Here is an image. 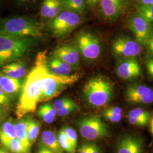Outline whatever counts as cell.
Instances as JSON below:
<instances>
[{
    "label": "cell",
    "instance_id": "obj_1",
    "mask_svg": "<svg viewBox=\"0 0 153 153\" xmlns=\"http://www.w3.org/2000/svg\"><path fill=\"white\" fill-rule=\"evenodd\" d=\"M46 51L39 52L35 65L28 73L22 86V92L16 105V115L18 119L33 112L39 103L44 102V76L47 70Z\"/></svg>",
    "mask_w": 153,
    "mask_h": 153
},
{
    "label": "cell",
    "instance_id": "obj_2",
    "mask_svg": "<svg viewBox=\"0 0 153 153\" xmlns=\"http://www.w3.org/2000/svg\"><path fill=\"white\" fill-rule=\"evenodd\" d=\"M0 33L13 37L43 38L42 26L33 18L14 16L0 20Z\"/></svg>",
    "mask_w": 153,
    "mask_h": 153
},
{
    "label": "cell",
    "instance_id": "obj_3",
    "mask_svg": "<svg viewBox=\"0 0 153 153\" xmlns=\"http://www.w3.org/2000/svg\"><path fill=\"white\" fill-rule=\"evenodd\" d=\"M85 99L94 107H102L107 105L114 95V86L108 78L102 76L93 77L83 88Z\"/></svg>",
    "mask_w": 153,
    "mask_h": 153
},
{
    "label": "cell",
    "instance_id": "obj_4",
    "mask_svg": "<svg viewBox=\"0 0 153 153\" xmlns=\"http://www.w3.org/2000/svg\"><path fill=\"white\" fill-rule=\"evenodd\" d=\"M37 39L33 37H13L0 33V66L26 55Z\"/></svg>",
    "mask_w": 153,
    "mask_h": 153
},
{
    "label": "cell",
    "instance_id": "obj_5",
    "mask_svg": "<svg viewBox=\"0 0 153 153\" xmlns=\"http://www.w3.org/2000/svg\"><path fill=\"white\" fill-rule=\"evenodd\" d=\"M82 22L81 14L74 11L63 10L48 22V29L51 35L58 39L65 38L78 27Z\"/></svg>",
    "mask_w": 153,
    "mask_h": 153
},
{
    "label": "cell",
    "instance_id": "obj_6",
    "mask_svg": "<svg viewBox=\"0 0 153 153\" xmlns=\"http://www.w3.org/2000/svg\"><path fill=\"white\" fill-rule=\"evenodd\" d=\"M76 124L81 136L88 141L97 140L109 135L108 126L98 116L82 118Z\"/></svg>",
    "mask_w": 153,
    "mask_h": 153
},
{
    "label": "cell",
    "instance_id": "obj_7",
    "mask_svg": "<svg viewBox=\"0 0 153 153\" xmlns=\"http://www.w3.org/2000/svg\"><path fill=\"white\" fill-rule=\"evenodd\" d=\"M76 45L80 55L85 60L94 61L101 54L102 47L98 39L93 33L82 31L76 35Z\"/></svg>",
    "mask_w": 153,
    "mask_h": 153
},
{
    "label": "cell",
    "instance_id": "obj_8",
    "mask_svg": "<svg viewBox=\"0 0 153 153\" xmlns=\"http://www.w3.org/2000/svg\"><path fill=\"white\" fill-rule=\"evenodd\" d=\"M112 51L117 56L127 59L140 55L142 48L137 41L126 36H119L113 42Z\"/></svg>",
    "mask_w": 153,
    "mask_h": 153
},
{
    "label": "cell",
    "instance_id": "obj_9",
    "mask_svg": "<svg viewBox=\"0 0 153 153\" xmlns=\"http://www.w3.org/2000/svg\"><path fill=\"white\" fill-rule=\"evenodd\" d=\"M115 153H145L144 140L136 134H123L116 142Z\"/></svg>",
    "mask_w": 153,
    "mask_h": 153
},
{
    "label": "cell",
    "instance_id": "obj_10",
    "mask_svg": "<svg viewBox=\"0 0 153 153\" xmlns=\"http://www.w3.org/2000/svg\"><path fill=\"white\" fill-rule=\"evenodd\" d=\"M126 102L133 104H151L153 102V90L143 85H133L125 91Z\"/></svg>",
    "mask_w": 153,
    "mask_h": 153
},
{
    "label": "cell",
    "instance_id": "obj_11",
    "mask_svg": "<svg viewBox=\"0 0 153 153\" xmlns=\"http://www.w3.org/2000/svg\"><path fill=\"white\" fill-rule=\"evenodd\" d=\"M129 27L135 36L137 42L140 44H146L152 35L150 24L137 14L130 19Z\"/></svg>",
    "mask_w": 153,
    "mask_h": 153
},
{
    "label": "cell",
    "instance_id": "obj_12",
    "mask_svg": "<svg viewBox=\"0 0 153 153\" xmlns=\"http://www.w3.org/2000/svg\"><path fill=\"white\" fill-rule=\"evenodd\" d=\"M80 53L76 44H62L54 50L52 56L65 62L74 69L79 66Z\"/></svg>",
    "mask_w": 153,
    "mask_h": 153
},
{
    "label": "cell",
    "instance_id": "obj_13",
    "mask_svg": "<svg viewBox=\"0 0 153 153\" xmlns=\"http://www.w3.org/2000/svg\"><path fill=\"white\" fill-rule=\"evenodd\" d=\"M98 4L102 16L108 21L117 19L121 13L124 0H99Z\"/></svg>",
    "mask_w": 153,
    "mask_h": 153
},
{
    "label": "cell",
    "instance_id": "obj_14",
    "mask_svg": "<svg viewBox=\"0 0 153 153\" xmlns=\"http://www.w3.org/2000/svg\"><path fill=\"white\" fill-rule=\"evenodd\" d=\"M118 76L123 79H131L140 76L141 67L134 58L127 59L123 61L117 68Z\"/></svg>",
    "mask_w": 153,
    "mask_h": 153
},
{
    "label": "cell",
    "instance_id": "obj_15",
    "mask_svg": "<svg viewBox=\"0 0 153 153\" xmlns=\"http://www.w3.org/2000/svg\"><path fill=\"white\" fill-rule=\"evenodd\" d=\"M47 68L50 73L57 76H68L71 75L74 69L65 62L54 56L47 59Z\"/></svg>",
    "mask_w": 153,
    "mask_h": 153
},
{
    "label": "cell",
    "instance_id": "obj_16",
    "mask_svg": "<svg viewBox=\"0 0 153 153\" xmlns=\"http://www.w3.org/2000/svg\"><path fill=\"white\" fill-rule=\"evenodd\" d=\"M41 141L43 145L48 148L53 153H65L61 148L58 140V137L55 131L46 130L42 132Z\"/></svg>",
    "mask_w": 153,
    "mask_h": 153
},
{
    "label": "cell",
    "instance_id": "obj_17",
    "mask_svg": "<svg viewBox=\"0 0 153 153\" xmlns=\"http://www.w3.org/2000/svg\"><path fill=\"white\" fill-rule=\"evenodd\" d=\"M16 137L15 124L12 120L5 121L0 126V143L4 148Z\"/></svg>",
    "mask_w": 153,
    "mask_h": 153
},
{
    "label": "cell",
    "instance_id": "obj_18",
    "mask_svg": "<svg viewBox=\"0 0 153 153\" xmlns=\"http://www.w3.org/2000/svg\"><path fill=\"white\" fill-rule=\"evenodd\" d=\"M2 73L12 78L19 79L26 75L27 71L22 62H12L4 66Z\"/></svg>",
    "mask_w": 153,
    "mask_h": 153
},
{
    "label": "cell",
    "instance_id": "obj_19",
    "mask_svg": "<svg viewBox=\"0 0 153 153\" xmlns=\"http://www.w3.org/2000/svg\"><path fill=\"white\" fill-rule=\"evenodd\" d=\"M0 88L7 95H13L18 93L21 88L19 79H16L0 73Z\"/></svg>",
    "mask_w": 153,
    "mask_h": 153
},
{
    "label": "cell",
    "instance_id": "obj_20",
    "mask_svg": "<svg viewBox=\"0 0 153 153\" xmlns=\"http://www.w3.org/2000/svg\"><path fill=\"white\" fill-rule=\"evenodd\" d=\"M28 119L21 118L16 121L15 124L16 138H18L23 144L26 150L28 153H30L31 147L28 142L27 136V126Z\"/></svg>",
    "mask_w": 153,
    "mask_h": 153
},
{
    "label": "cell",
    "instance_id": "obj_21",
    "mask_svg": "<svg viewBox=\"0 0 153 153\" xmlns=\"http://www.w3.org/2000/svg\"><path fill=\"white\" fill-rule=\"evenodd\" d=\"M37 114L47 124H51L55 120L57 111L51 103H45L39 108Z\"/></svg>",
    "mask_w": 153,
    "mask_h": 153
},
{
    "label": "cell",
    "instance_id": "obj_22",
    "mask_svg": "<svg viewBox=\"0 0 153 153\" xmlns=\"http://www.w3.org/2000/svg\"><path fill=\"white\" fill-rule=\"evenodd\" d=\"M63 10L74 11L82 15L86 10V0H60Z\"/></svg>",
    "mask_w": 153,
    "mask_h": 153
},
{
    "label": "cell",
    "instance_id": "obj_23",
    "mask_svg": "<svg viewBox=\"0 0 153 153\" xmlns=\"http://www.w3.org/2000/svg\"><path fill=\"white\" fill-rule=\"evenodd\" d=\"M41 124L38 121L28 119L27 126V136L28 142L32 146L36 141L40 131Z\"/></svg>",
    "mask_w": 153,
    "mask_h": 153
},
{
    "label": "cell",
    "instance_id": "obj_24",
    "mask_svg": "<svg viewBox=\"0 0 153 153\" xmlns=\"http://www.w3.org/2000/svg\"><path fill=\"white\" fill-rule=\"evenodd\" d=\"M105 120L111 123H118L122 119L123 110L119 107H111L105 109L103 114Z\"/></svg>",
    "mask_w": 153,
    "mask_h": 153
},
{
    "label": "cell",
    "instance_id": "obj_25",
    "mask_svg": "<svg viewBox=\"0 0 153 153\" xmlns=\"http://www.w3.org/2000/svg\"><path fill=\"white\" fill-rule=\"evenodd\" d=\"M5 148L11 153H28L22 142L16 137L9 142Z\"/></svg>",
    "mask_w": 153,
    "mask_h": 153
},
{
    "label": "cell",
    "instance_id": "obj_26",
    "mask_svg": "<svg viewBox=\"0 0 153 153\" xmlns=\"http://www.w3.org/2000/svg\"><path fill=\"white\" fill-rule=\"evenodd\" d=\"M137 12L148 23L151 24L153 22V5H143L140 4L137 6Z\"/></svg>",
    "mask_w": 153,
    "mask_h": 153
},
{
    "label": "cell",
    "instance_id": "obj_27",
    "mask_svg": "<svg viewBox=\"0 0 153 153\" xmlns=\"http://www.w3.org/2000/svg\"><path fill=\"white\" fill-rule=\"evenodd\" d=\"M63 129L66 135L68 138V140L71 146L72 153H76L77 148V134L76 131L71 126H66L63 128Z\"/></svg>",
    "mask_w": 153,
    "mask_h": 153
},
{
    "label": "cell",
    "instance_id": "obj_28",
    "mask_svg": "<svg viewBox=\"0 0 153 153\" xmlns=\"http://www.w3.org/2000/svg\"><path fill=\"white\" fill-rule=\"evenodd\" d=\"M57 137L60 145L61 148H62V149L65 151V152L66 153H72L71 144L63 128H62L60 130V131H59Z\"/></svg>",
    "mask_w": 153,
    "mask_h": 153
},
{
    "label": "cell",
    "instance_id": "obj_29",
    "mask_svg": "<svg viewBox=\"0 0 153 153\" xmlns=\"http://www.w3.org/2000/svg\"><path fill=\"white\" fill-rule=\"evenodd\" d=\"M128 117H134L149 121L150 114L148 111L141 108H136L130 111L128 114Z\"/></svg>",
    "mask_w": 153,
    "mask_h": 153
},
{
    "label": "cell",
    "instance_id": "obj_30",
    "mask_svg": "<svg viewBox=\"0 0 153 153\" xmlns=\"http://www.w3.org/2000/svg\"><path fill=\"white\" fill-rule=\"evenodd\" d=\"M78 109V106L76 103L71 100V101L65 105L62 108L57 112V115L59 116H65L72 113Z\"/></svg>",
    "mask_w": 153,
    "mask_h": 153
},
{
    "label": "cell",
    "instance_id": "obj_31",
    "mask_svg": "<svg viewBox=\"0 0 153 153\" xmlns=\"http://www.w3.org/2000/svg\"><path fill=\"white\" fill-rule=\"evenodd\" d=\"M62 10L63 9L61 6L60 0H55L47 19L48 22L55 18Z\"/></svg>",
    "mask_w": 153,
    "mask_h": 153
},
{
    "label": "cell",
    "instance_id": "obj_32",
    "mask_svg": "<svg viewBox=\"0 0 153 153\" xmlns=\"http://www.w3.org/2000/svg\"><path fill=\"white\" fill-rule=\"evenodd\" d=\"M55 0H44L42 4L40 10V14L42 19H47L50 10Z\"/></svg>",
    "mask_w": 153,
    "mask_h": 153
},
{
    "label": "cell",
    "instance_id": "obj_33",
    "mask_svg": "<svg viewBox=\"0 0 153 153\" xmlns=\"http://www.w3.org/2000/svg\"><path fill=\"white\" fill-rule=\"evenodd\" d=\"M71 100V99L68 98H62L56 100L53 102L52 105L55 110L57 112L58 111L62 108L68 103H69Z\"/></svg>",
    "mask_w": 153,
    "mask_h": 153
},
{
    "label": "cell",
    "instance_id": "obj_34",
    "mask_svg": "<svg viewBox=\"0 0 153 153\" xmlns=\"http://www.w3.org/2000/svg\"><path fill=\"white\" fill-rule=\"evenodd\" d=\"M128 120L130 124L133 126H146L148 123L146 121L139 119L137 118H134V117H128Z\"/></svg>",
    "mask_w": 153,
    "mask_h": 153
},
{
    "label": "cell",
    "instance_id": "obj_35",
    "mask_svg": "<svg viewBox=\"0 0 153 153\" xmlns=\"http://www.w3.org/2000/svg\"><path fill=\"white\" fill-rule=\"evenodd\" d=\"M89 152L88 153H102L100 148L98 145L93 142H88Z\"/></svg>",
    "mask_w": 153,
    "mask_h": 153
},
{
    "label": "cell",
    "instance_id": "obj_36",
    "mask_svg": "<svg viewBox=\"0 0 153 153\" xmlns=\"http://www.w3.org/2000/svg\"><path fill=\"white\" fill-rule=\"evenodd\" d=\"M0 100L3 104H7L9 102V98L8 95L0 88Z\"/></svg>",
    "mask_w": 153,
    "mask_h": 153
},
{
    "label": "cell",
    "instance_id": "obj_37",
    "mask_svg": "<svg viewBox=\"0 0 153 153\" xmlns=\"http://www.w3.org/2000/svg\"><path fill=\"white\" fill-rule=\"evenodd\" d=\"M89 145L88 142H84L82 143L79 148L77 150V153H88Z\"/></svg>",
    "mask_w": 153,
    "mask_h": 153
},
{
    "label": "cell",
    "instance_id": "obj_38",
    "mask_svg": "<svg viewBox=\"0 0 153 153\" xmlns=\"http://www.w3.org/2000/svg\"><path fill=\"white\" fill-rule=\"evenodd\" d=\"M146 67L148 73L153 78V58L149 59L146 61Z\"/></svg>",
    "mask_w": 153,
    "mask_h": 153
},
{
    "label": "cell",
    "instance_id": "obj_39",
    "mask_svg": "<svg viewBox=\"0 0 153 153\" xmlns=\"http://www.w3.org/2000/svg\"><path fill=\"white\" fill-rule=\"evenodd\" d=\"M146 45L148 48L149 53L153 56V34H152L150 37L148 39Z\"/></svg>",
    "mask_w": 153,
    "mask_h": 153
},
{
    "label": "cell",
    "instance_id": "obj_40",
    "mask_svg": "<svg viewBox=\"0 0 153 153\" xmlns=\"http://www.w3.org/2000/svg\"><path fill=\"white\" fill-rule=\"evenodd\" d=\"M37 153H53L48 148L45 146L42 143L40 145L38 149Z\"/></svg>",
    "mask_w": 153,
    "mask_h": 153
},
{
    "label": "cell",
    "instance_id": "obj_41",
    "mask_svg": "<svg viewBox=\"0 0 153 153\" xmlns=\"http://www.w3.org/2000/svg\"><path fill=\"white\" fill-rule=\"evenodd\" d=\"M99 0H86V6L90 9H93L98 3Z\"/></svg>",
    "mask_w": 153,
    "mask_h": 153
},
{
    "label": "cell",
    "instance_id": "obj_42",
    "mask_svg": "<svg viewBox=\"0 0 153 153\" xmlns=\"http://www.w3.org/2000/svg\"><path fill=\"white\" fill-rule=\"evenodd\" d=\"M33 1L34 0H16L17 4L19 6L26 5L27 4H30V3Z\"/></svg>",
    "mask_w": 153,
    "mask_h": 153
},
{
    "label": "cell",
    "instance_id": "obj_43",
    "mask_svg": "<svg viewBox=\"0 0 153 153\" xmlns=\"http://www.w3.org/2000/svg\"><path fill=\"white\" fill-rule=\"evenodd\" d=\"M140 4L143 5H153V0H140Z\"/></svg>",
    "mask_w": 153,
    "mask_h": 153
},
{
    "label": "cell",
    "instance_id": "obj_44",
    "mask_svg": "<svg viewBox=\"0 0 153 153\" xmlns=\"http://www.w3.org/2000/svg\"><path fill=\"white\" fill-rule=\"evenodd\" d=\"M5 116V112L2 110L0 109V123L2 120V119Z\"/></svg>",
    "mask_w": 153,
    "mask_h": 153
},
{
    "label": "cell",
    "instance_id": "obj_45",
    "mask_svg": "<svg viewBox=\"0 0 153 153\" xmlns=\"http://www.w3.org/2000/svg\"><path fill=\"white\" fill-rule=\"evenodd\" d=\"M150 132L153 137V117L150 121Z\"/></svg>",
    "mask_w": 153,
    "mask_h": 153
},
{
    "label": "cell",
    "instance_id": "obj_46",
    "mask_svg": "<svg viewBox=\"0 0 153 153\" xmlns=\"http://www.w3.org/2000/svg\"><path fill=\"white\" fill-rule=\"evenodd\" d=\"M0 153H10L7 150L0 147Z\"/></svg>",
    "mask_w": 153,
    "mask_h": 153
},
{
    "label": "cell",
    "instance_id": "obj_47",
    "mask_svg": "<svg viewBox=\"0 0 153 153\" xmlns=\"http://www.w3.org/2000/svg\"><path fill=\"white\" fill-rule=\"evenodd\" d=\"M3 105V103H2V102H1V100H0V105Z\"/></svg>",
    "mask_w": 153,
    "mask_h": 153
}]
</instances>
